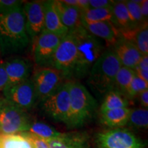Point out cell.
Instances as JSON below:
<instances>
[{"instance_id": "6da1fadb", "label": "cell", "mask_w": 148, "mask_h": 148, "mask_svg": "<svg viewBox=\"0 0 148 148\" xmlns=\"http://www.w3.org/2000/svg\"><path fill=\"white\" fill-rule=\"evenodd\" d=\"M29 41L23 6L0 14V51L2 54L21 52Z\"/></svg>"}, {"instance_id": "7a4b0ae2", "label": "cell", "mask_w": 148, "mask_h": 148, "mask_svg": "<svg viewBox=\"0 0 148 148\" xmlns=\"http://www.w3.org/2000/svg\"><path fill=\"white\" fill-rule=\"evenodd\" d=\"M76 43L77 59L74 79L82 78L89 73L91 67L104 51L103 43L80 26L69 31Z\"/></svg>"}, {"instance_id": "3957f363", "label": "cell", "mask_w": 148, "mask_h": 148, "mask_svg": "<svg viewBox=\"0 0 148 148\" xmlns=\"http://www.w3.org/2000/svg\"><path fill=\"white\" fill-rule=\"evenodd\" d=\"M121 66L112 49L104 51L88 73L87 83L89 87L97 95H106L113 90L116 75Z\"/></svg>"}, {"instance_id": "277c9868", "label": "cell", "mask_w": 148, "mask_h": 148, "mask_svg": "<svg viewBox=\"0 0 148 148\" xmlns=\"http://www.w3.org/2000/svg\"><path fill=\"white\" fill-rule=\"evenodd\" d=\"M70 112L66 125L79 127L91 119L97 108L95 99L84 85L77 81H69Z\"/></svg>"}, {"instance_id": "5b68a950", "label": "cell", "mask_w": 148, "mask_h": 148, "mask_svg": "<svg viewBox=\"0 0 148 148\" xmlns=\"http://www.w3.org/2000/svg\"><path fill=\"white\" fill-rule=\"evenodd\" d=\"M76 59V43L73 35L69 32L61 40L49 67L58 71L64 79H74Z\"/></svg>"}, {"instance_id": "8992f818", "label": "cell", "mask_w": 148, "mask_h": 148, "mask_svg": "<svg viewBox=\"0 0 148 148\" xmlns=\"http://www.w3.org/2000/svg\"><path fill=\"white\" fill-rule=\"evenodd\" d=\"M40 103L42 110L51 119L66 124L70 112L69 81L61 84Z\"/></svg>"}, {"instance_id": "52a82bcc", "label": "cell", "mask_w": 148, "mask_h": 148, "mask_svg": "<svg viewBox=\"0 0 148 148\" xmlns=\"http://www.w3.org/2000/svg\"><path fill=\"white\" fill-rule=\"evenodd\" d=\"M30 125L26 111L9 104L3 99L0 110V134H16L27 132Z\"/></svg>"}, {"instance_id": "ba28073f", "label": "cell", "mask_w": 148, "mask_h": 148, "mask_svg": "<svg viewBox=\"0 0 148 148\" xmlns=\"http://www.w3.org/2000/svg\"><path fill=\"white\" fill-rule=\"evenodd\" d=\"M3 94L5 101L25 111L33 108L38 99L32 78L13 86H6Z\"/></svg>"}, {"instance_id": "9c48e42d", "label": "cell", "mask_w": 148, "mask_h": 148, "mask_svg": "<svg viewBox=\"0 0 148 148\" xmlns=\"http://www.w3.org/2000/svg\"><path fill=\"white\" fill-rule=\"evenodd\" d=\"M96 142L98 147L103 148H145V144L126 129L116 128L98 133Z\"/></svg>"}, {"instance_id": "30bf717a", "label": "cell", "mask_w": 148, "mask_h": 148, "mask_svg": "<svg viewBox=\"0 0 148 148\" xmlns=\"http://www.w3.org/2000/svg\"><path fill=\"white\" fill-rule=\"evenodd\" d=\"M62 38L44 29L36 38L34 43V60L41 66L49 67L55 51Z\"/></svg>"}, {"instance_id": "8fae6325", "label": "cell", "mask_w": 148, "mask_h": 148, "mask_svg": "<svg viewBox=\"0 0 148 148\" xmlns=\"http://www.w3.org/2000/svg\"><path fill=\"white\" fill-rule=\"evenodd\" d=\"M63 79L62 74L52 68L45 67L35 72L32 79L38 100L41 101L52 93L63 83Z\"/></svg>"}, {"instance_id": "7c38bea8", "label": "cell", "mask_w": 148, "mask_h": 148, "mask_svg": "<svg viewBox=\"0 0 148 148\" xmlns=\"http://www.w3.org/2000/svg\"><path fill=\"white\" fill-rule=\"evenodd\" d=\"M23 10L27 34L29 40L33 41L45 29L43 1H27L24 3Z\"/></svg>"}, {"instance_id": "4fadbf2b", "label": "cell", "mask_w": 148, "mask_h": 148, "mask_svg": "<svg viewBox=\"0 0 148 148\" xmlns=\"http://www.w3.org/2000/svg\"><path fill=\"white\" fill-rule=\"evenodd\" d=\"M8 77V84L11 86L19 84L29 78L32 64L26 59L16 58L3 63Z\"/></svg>"}, {"instance_id": "5bb4252c", "label": "cell", "mask_w": 148, "mask_h": 148, "mask_svg": "<svg viewBox=\"0 0 148 148\" xmlns=\"http://www.w3.org/2000/svg\"><path fill=\"white\" fill-rule=\"evenodd\" d=\"M112 49L119 59L121 66L132 69H135L143 56L132 42L121 37Z\"/></svg>"}, {"instance_id": "9a60e30c", "label": "cell", "mask_w": 148, "mask_h": 148, "mask_svg": "<svg viewBox=\"0 0 148 148\" xmlns=\"http://www.w3.org/2000/svg\"><path fill=\"white\" fill-rule=\"evenodd\" d=\"M82 25L92 36L104 40L108 46L113 47L121 37L119 29L110 22H94Z\"/></svg>"}, {"instance_id": "2e32d148", "label": "cell", "mask_w": 148, "mask_h": 148, "mask_svg": "<svg viewBox=\"0 0 148 148\" xmlns=\"http://www.w3.org/2000/svg\"><path fill=\"white\" fill-rule=\"evenodd\" d=\"M44 14H45V29L48 32L64 38L69 33V29L64 26L54 6L53 1H44Z\"/></svg>"}, {"instance_id": "e0dca14e", "label": "cell", "mask_w": 148, "mask_h": 148, "mask_svg": "<svg viewBox=\"0 0 148 148\" xmlns=\"http://www.w3.org/2000/svg\"><path fill=\"white\" fill-rule=\"evenodd\" d=\"M53 3L61 22L69 29V32L82 26L81 12L78 9L64 4L62 0H56Z\"/></svg>"}, {"instance_id": "ac0fdd59", "label": "cell", "mask_w": 148, "mask_h": 148, "mask_svg": "<svg viewBox=\"0 0 148 148\" xmlns=\"http://www.w3.org/2000/svg\"><path fill=\"white\" fill-rule=\"evenodd\" d=\"M131 109L121 108L101 112V122L110 128H120L127 123Z\"/></svg>"}, {"instance_id": "d6986e66", "label": "cell", "mask_w": 148, "mask_h": 148, "mask_svg": "<svg viewBox=\"0 0 148 148\" xmlns=\"http://www.w3.org/2000/svg\"><path fill=\"white\" fill-rule=\"evenodd\" d=\"M49 148H84L86 138L84 135L76 133H64L62 137L46 140Z\"/></svg>"}, {"instance_id": "ffe728a7", "label": "cell", "mask_w": 148, "mask_h": 148, "mask_svg": "<svg viewBox=\"0 0 148 148\" xmlns=\"http://www.w3.org/2000/svg\"><path fill=\"white\" fill-rule=\"evenodd\" d=\"M113 25L119 30L132 28L125 1H114L112 6Z\"/></svg>"}, {"instance_id": "44dd1931", "label": "cell", "mask_w": 148, "mask_h": 148, "mask_svg": "<svg viewBox=\"0 0 148 148\" xmlns=\"http://www.w3.org/2000/svg\"><path fill=\"white\" fill-rule=\"evenodd\" d=\"M136 73L134 69L121 66L116 75L113 90L119 92L120 95L127 99L130 85Z\"/></svg>"}, {"instance_id": "7402d4cb", "label": "cell", "mask_w": 148, "mask_h": 148, "mask_svg": "<svg viewBox=\"0 0 148 148\" xmlns=\"http://www.w3.org/2000/svg\"><path fill=\"white\" fill-rule=\"evenodd\" d=\"M110 22L113 24V15L111 8H88L81 12V23Z\"/></svg>"}, {"instance_id": "603a6c76", "label": "cell", "mask_w": 148, "mask_h": 148, "mask_svg": "<svg viewBox=\"0 0 148 148\" xmlns=\"http://www.w3.org/2000/svg\"><path fill=\"white\" fill-rule=\"evenodd\" d=\"M27 132L36 135L45 140L62 137L64 134L58 132L53 127L42 122H35L31 123Z\"/></svg>"}, {"instance_id": "cb8c5ba5", "label": "cell", "mask_w": 148, "mask_h": 148, "mask_svg": "<svg viewBox=\"0 0 148 148\" xmlns=\"http://www.w3.org/2000/svg\"><path fill=\"white\" fill-rule=\"evenodd\" d=\"M127 106H128V101L126 98L123 97L115 90H112L105 95L103 103L100 107V112L121 108H126Z\"/></svg>"}, {"instance_id": "d4e9b609", "label": "cell", "mask_w": 148, "mask_h": 148, "mask_svg": "<svg viewBox=\"0 0 148 148\" xmlns=\"http://www.w3.org/2000/svg\"><path fill=\"white\" fill-rule=\"evenodd\" d=\"M0 148H32L25 137L20 134H0Z\"/></svg>"}, {"instance_id": "484cf974", "label": "cell", "mask_w": 148, "mask_h": 148, "mask_svg": "<svg viewBox=\"0 0 148 148\" xmlns=\"http://www.w3.org/2000/svg\"><path fill=\"white\" fill-rule=\"evenodd\" d=\"M127 124H129L130 126L136 129H147V108L131 109Z\"/></svg>"}, {"instance_id": "4316f807", "label": "cell", "mask_w": 148, "mask_h": 148, "mask_svg": "<svg viewBox=\"0 0 148 148\" xmlns=\"http://www.w3.org/2000/svg\"><path fill=\"white\" fill-rule=\"evenodd\" d=\"M140 1L136 0H130L125 1L127 11H128L130 20L133 27L140 26L142 23H147V22L144 21L141 12H140L139 3Z\"/></svg>"}, {"instance_id": "83f0119b", "label": "cell", "mask_w": 148, "mask_h": 148, "mask_svg": "<svg viewBox=\"0 0 148 148\" xmlns=\"http://www.w3.org/2000/svg\"><path fill=\"white\" fill-rule=\"evenodd\" d=\"M132 43L136 46L142 56L148 55L147 23L141 25L135 34Z\"/></svg>"}, {"instance_id": "f1b7e54d", "label": "cell", "mask_w": 148, "mask_h": 148, "mask_svg": "<svg viewBox=\"0 0 148 148\" xmlns=\"http://www.w3.org/2000/svg\"><path fill=\"white\" fill-rule=\"evenodd\" d=\"M148 82L135 75L130 85L127 99H133L138 96L140 92L147 90Z\"/></svg>"}, {"instance_id": "f546056e", "label": "cell", "mask_w": 148, "mask_h": 148, "mask_svg": "<svg viewBox=\"0 0 148 148\" xmlns=\"http://www.w3.org/2000/svg\"><path fill=\"white\" fill-rule=\"evenodd\" d=\"M20 134L28 140L32 148H49L45 140L38 137L36 135L27 132L20 133Z\"/></svg>"}, {"instance_id": "4dcf8cb0", "label": "cell", "mask_w": 148, "mask_h": 148, "mask_svg": "<svg viewBox=\"0 0 148 148\" xmlns=\"http://www.w3.org/2000/svg\"><path fill=\"white\" fill-rule=\"evenodd\" d=\"M24 1L18 0H0V14L8 12L22 6Z\"/></svg>"}, {"instance_id": "1f68e13d", "label": "cell", "mask_w": 148, "mask_h": 148, "mask_svg": "<svg viewBox=\"0 0 148 148\" xmlns=\"http://www.w3.org/2000/svg\"><path fill=\"white\" fill-rule=\"evenodd\" d=\"M62 1L69 6L78 9L81 12L90 8L88 0H62Z\"/></svg>"}, {"instance_id": "d6a6232c", "label": "cell", "mask_w": 148, "mask_h": 148, "mask_svg": "<svg viewBox=\"0 0 148 148\" xmlns=\"http://www.w3.org/2000/svg\"><path fill=\"white\" fill-rule=\"evenodd\" d=\"M113 2L110 0H88L90 8H111Z\"/></svg>"}, {"instance_id": "836d02e7", "label": "cell", "mask_w": 148, "mask_h": 148, "mask_svg": "<svg viewBox=\"0 0 148 148\" xmlns=\"http://www.w3.org/2000/svg\"><path fill=\"white\" fill-rule=\"evenodd\" d=\"M8 84V77L3 63H0V91L3 90Z\"/></svg>"}, {"instance_id": "e575fe53", "label": "cell", "mask_w": 148, "mask_h": 148, "mask_svg": "<svg viewBox=\"0 0 148 148\" xmlns=\"http://www.w3.org/2000/svg\"><path fill=\"white\" fill-rule=\"evenodd\" d=\"M140 12L145 22H147L148 16V1L147 0H142L139 3Z\"/></svg>"}, {"instance_id": "d590c367", "label": "cell", "mask_w": 148, "mask_h": 148, "mask_svg": "<svg viewBox=\"0 0 148 148\" xmlns=\"http://www.w3.org/2000/svg\"><path fill=\"white\" fill-rule=\"evenodd\" d=\"M139 97L140 104L144 107V108H147L148 107V90H144L138 95Z\"/></svg>"}, {"instance_id": "8d00e7d4", "label": "cell", "mask_w": 148, "mask_h": 148, "mask_svg": "<svg viewBox=\"0 0 148 148\" xmlns=\"http://www.w3.org/2000/svg\"><path fill=\"white\" fill-rule=\"evenodd\" d=\"M135 68H138V69L143 70V71H148V55L143 56L138 62V65Z\"/></svg>"}, {"instance_id": "74e56055", "label": "cell", "mask_w": 148, "mask_h": 148, "mask_svg": "<svg viewBox=\"0 0 148 148\" xmlns=\"http://www.w3.org/2000/svg\"><path fill=\"white\" fill-rule=\"evenodd\" d=\"M134 70L136 76L148 82V71H143V70H140L138 68H135Z\"/></svg>"}, {"instance_id": "f35d334b", "label": "cell", "mask_w": 148, "mask_h": 148, "mask_svg": "<svg viewBox=\"0 0 148 148\" xmlns=\"http://www.w3.org/2000/svg\"><path fill=\"white\" fill-rule=\"evenodd\" d=\"M3 99L2 97L0 96V110H1V106H2V104H3Z\"/></svg>"}, {"instance_id": "ab89813d", "label": "cell", "mask_w": 148, "mask_h": 148, "mask_svg": "<svg viewBox=\"0 0 148 148\" xmlns=\"http://www.w3.org/2000/svg\"><path fill=\"white\" fill-rule=\"evenodd\" d=\"M84 148H89V147H88V146H87V147H84Z\"/></svg>"}, {"instance_id": "60d3db41", "label": "cell", "mask_w": 148, "mask_h": 148, "mask_svg": "<svg viewBox=\"0 0 148 148\" xmlns=\"http://www.w3.org/2000/svg\"><path fill=\"white\" fill-rule=\"evenodd\" d=\"M99 148H103V147H99Z\"/></svg>"}, {"instance_id": "b9f144b4", "label": "cell", "mask_w": 148, "mask_h": 148, "mask_svg": "<svg viewBox=\"0 0 148 148\" xmlns=\"http://www.w3.org/2000/svg\"><path fill=\"white\" fill-rule=\"evenodd\" d=\"M0 53H1V51H0Z\"/></svg>"}]
</instances>
